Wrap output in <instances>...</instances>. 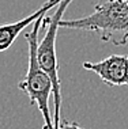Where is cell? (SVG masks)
Returning <instances> with one entry per match:
<instances>
[{"label":"cell","instance_id":"obj_2","mask_svg":"<svg viewBox=\"0 0 128 129\" xmlns=\"http://www.w3.org/2000/svg\"><path fill=\"white\" fill-rule=\"evenodd\" d=\"M45 16V15H44ZM44 16H41L33 23V29L26 34V41L29 46V65L25 79L18 83V88L27 94L32 105H37L42 114L44 126L42 129H55L53 117L49 110V98L52 94L50 78L42 71L37 58V46H38V34L42 27Z\"/></svg>","mask_w":128,"mask_h":129},{"label":"cell","instance_id":"obj_3","mask_svg":"<svg viewBox=\"0 0 128 129\" xmlns=\"http://www.w3.org/2000/svg\"><path fill=\"white\" fill-rule=\"evenodd\" d=\"M83 68L91 71L110 87L128 86V54H110L101 61H85Z\"/></svg>","mask_w":128,"mask_h":129},{"label":"cell","instance_id":"obj_4","mask_svg":"<svg viewBox=\"0 0 128 129\" xmlns=\"http://www.w3.org/2000/svg\"><path fill=\"white\" fill-rule=\"evenodd\" d=\"M60 2L61 0H48V2H45L44 4L37 10V11L30 14L26 18L20 19L18 22L0 26V52H4V50L8 49V48L14 44V41L16 40V37L23 31V29H26L29 25L34 23L38 18L44 16L45 12H48L50 8H53L55 6H59Z\"/></svg>","mask_w":128,"mask_h":129},{"label":"cell","instance_id":"obj_1","mask_svg":"<svg viewBox=\"0 0 128 129\" xmlns=\"http://www.w3.org/2000/svg\"><path fill=\"white\" fill-rule=\"evenodd\" d=\"M60 27L91 31L104 42L123 46L128 42V0H99L94 11L83 18L61 19Z\"/></svg>","mask_w":128,"mask_h":129},{"label":"cell","instance_id":"obj_5","mask_svg":"<svg viewBox=\"0 0 128 129\" xmlns=\"http://www.w3.org/2000/svg\"><path fill=\"white\" fill-rule=\"evenodd\" d=\"M57 129H82V128L74 121H64V122H60Z\"/></svg>","mask_w":128,"mask_h":129}]
</instances>
